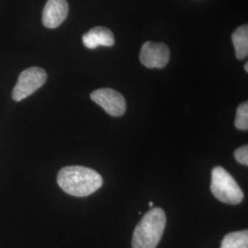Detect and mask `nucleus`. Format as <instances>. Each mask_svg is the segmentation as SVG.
<instances>
[{"instance_id":"nucleus-11","label":"nucleus","mask_w":248,"mask_h":248,"mask_svg":"<svg viewBox=\"0 0 248 248\" xmlns=\"http://www.w3.org/2000/svg\"><path fill=\"white\" fill-rule=\"evenodd\" d=\"M235 127L241 131H248V103L243 102L237 108L236 111V118L234 122Z\"/></svg>"},{"instance_id":"nucleus-1","label":"nucleus","mask_w":248,"mask_h":248,"mask_svg":"<svg viewBox=\"0 0 248 248\" xmlns=\"http://www.w3.org/2000/svg\"><path fill=\"white\" fill-rule=\"evenodd\" d=\"M57 183L62 190L75 197H88L103 185V178L94 169L72 166L61 169Z\"/></svg>"},{"instance_id":"nucleus-9","label":"nucleus","mask_w":248,"mask_h":248,"mask_svg":"<svg viewBox=\"0 0 248 248\" xmlns=\"http://www.w3.org/2000/svg\"><path fill=\"white\" fill-rule=\"evenodd\" d=\"M232 41L235 49V55L237 59L244 60L248 55V26L237 28L232 35Z\"/></svg>"},{"instance_id":"nucleus-10","label":"nucleus","mask_w":248,"mask_h":248,"mask_svg":"<svg viewBox=\"0 0 248 248\" xmlns=\"http://www.w3.org/2000/svg\"><path fill=\"white\" fill-rule=\"evenodd\" d=\"M221 248H248V231L232 232L224 236Z\"/></svg>"},{"instance_id":"nucleus-8","label":"nucleus","mask_w":248,"mask_h":248,"mask_svg":"<svg viewBox=\"0 0 248 248\" xmlns=\"http://www.w3.org/2000/svg\"><path fill=\"white\" fill-rule=\"evenodd\" d=\"M84 45L89 49H96L98 46H113L114 36L110 30L106 27H95L92 28L82 37Z\"/></svg>"},{"instance_id":"nucleus-14","label":"nucleus","mask_w":248,"mask_h":248,"mask_svg":"<svg viewBox=\"0 0 248 248\" xmlns=\"http://www.w3.org/2000/svg\"><path fill=\"white\" fill-rule=\"evenodd\" d=\"M149 205H150V207H153V206H154V202H149Z\"/></svg>"},{"instance_id":"nucleus-2","label":"nucleus","mask_w":248,"mask_h":248,"mask_svg":"<svg viewBox=\"0 0 248 248\" xmlns=\"http://www.w3.org/2000/svg\"><path fill=\"white\" fill-rule=\"evenodd\" d=\"M166 213L154 208L146 213L133 232V248H156L166 227Z\"/></svg>"},{"instance_id":"nucleus-7","label":"nucleus","mask_w":248,"mask_h":248,"mask_svg":"<svg viewBox=\"0 0 248 248\" xmlns=\"http://www.w3.org/2000/svg\"><path fill=\"white\" fill-rule=\"evenodd\" d=\"M66 0H48L43 12V23L48 29L60 26L68 15Z\"/></svg>"},{"instance_id":"nucleus-13","label":"nucleus","mask_w":248,"mask_h":248,"mask_svg":"<svg viewBox=\"0 0 248 248\" xmlns=\"http://www.w3.org/2000/svg\"><path fill=\"white\" fill-rule=\"evenodd\" d=\"M245 70H246V72H248V63L247 62L246 64H245Z\"/></svg>"},{"instance_id":"nucleus-3","label":"nucleus","mask_w":248,"mask_h":248,"mask_svg":"<svg viewBox=\"0 0 248 248\" xmlns=\"http://www.w3.org/2000/svg\"><path fill=\"white\" fill-rule=\"evenodd\" d=\"M211 191L217 200L224 203L236 205L244 200V192L239 185L222 167L213 169Z\"/></svg>"},{"instance_id":"nucleus-12","label":"nucleus","mask_w":248,"mask_h":248,"mask_svg":"<svg viewBox=\"0 0 248 248\" xmlns=\"http://www.w3.org/2000/svg\"><path fill=\"white\" fill-rule=\"evenodd\" d=\"M234 158L235 160L245 166L248 165V146L244 145L238 149L234 151Z\"/></svg>"},{"instance_id":"nucleus-4","label":"nucleus","mask_w":248,"mask_h":248,"mask_svg":"<svg viewBox=\"0 0 248 248\" xmlns=\"http://www.w3.org/2000/svg\"><path fill=\"white\" fill-rule=\"evenodd\" d=\"M46 80L47 74L43 68L33 66L21 72L12 91V98L15 101H20L30 97L45 85Z\"/></svg>"},{"instance_id":"nucleus-5","label":"nucleus","mask_w":248,"mask_h":248,"mask_svg":"<svg viewBox=\"0 0 248 248\" xmlns=\"http://www.w3.org/2000/svg\"><path fill=\"white\" fill-rule=\"evenodd\" d=\"M90 98L109 115L121 117L125 113V98L121 93L114 89H97L91 93Z\"/></svg>"},{"instance_id":"nucleus-6","label":"nucleus","mask_w":248,"mask_h":248,"mask_svg":"<svg viewBox=\"0 0 248 248\" xmlns=\"http://www.w3.org/2000/svg\"><path fill=\"white\" fill-rule=\"evenodd\" d=\"M170 58L169 46L162 43L146 42L142 45L140 61L147 68H164Z\"/></svg>"}]
</instances>
